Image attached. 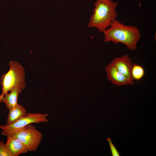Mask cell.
<instances>
[{"label": "cell", "instance_id": "obj_7", "mask_svg": "<svg viewBox=\"0 0 156 156\" xmlns=\"http://www.w3.org/2000/svg\"><path fill=\"white\" fill-rule=\"evenodd\" d=\"M111 63L116 69L131 81H133L131 75L133 64L131 60L127 55L114 58Z\"/></svg>", "mask_w": 156, "mask_h": 156}, {"label": "cell", "instance_id": "obj_5", "mask_svg": "<svg viewBox=\"0 0 156 156\" xmlns=\"http://www.w3.org/2000/svg\"><path fill=\"white\" fill-rule=\"evenodd\" d=\"M48 114L40 113H29L13 124L10 125H0L2 130L1 135L7 136L23 128L26 126L33 123H38L47 122L48 120L46 117Z\"/></svg>", "mask_w": 156, "mask_h": 156}, {"label": "cell", "instance_id": "obj_4", "mask_svg": "<svg viewBox=\"0 0 156 156\" xmlns=\"http://www.w3.org/2000/svg\"><path fill=\"white\" fill-rule=\"evenodd\" d=\"M27 147L28 151H36L42 139V135L31 124L12 134Z\"/></svg>", "mask_w": 156, "mask_h": 156}, {"label": "cell", "instance_id": "obj_11", "mask_svg": "<svg viewBox=\"0 0 156 156\" xmlns=\"http://www.w3.org/2000/svg\"><path fill=\"white\" fill-rule=\"evenodd\" d=\"M144 74V71L142 66L135 64H133L131 75L133 80H140L143 77Z\"/></svg>", "mask_w": 156, "mask_h": 156}, {"label": "cell", "instance_id": "obj_10", "mask_svg": "<svg viewBox=\"0 0 156 156\" xmlns=\"http://www.w3.org/2000/svg\"><path fill=\"white\" fill-rule=\"evenodd\" d=\"M9 110L6 125L13 124L21 118L27 116L28 113L26 109L22 106L18 104Z\"/></svg>", "mask_w": 156, "mask_h": 156}, {"label": "cell", "instance_id": "obj_8", "mask_svg": "<svg viewBox=\"0 0 156 156\" xmlns=\"http://www.w3.org/2000/svg\"><path fill=\"white\" fill-rule=\"evenodd\" d=\"M5 145L12 156L27 153L28 150L26 146L17 137L12 134L8 135Z\"/></svg>", "mask_w": 156, "mask_h": 156}, {"label": "cell", "instance_id": "obj_1", "mask_svg": "<svg viewBox=\"0 0 156 156\" xmlns=\"http://www.w3.org/2000/svg\"><path fill=\"white\" fill-rule=\"evenodd\" d=\"M104 41L114 44L122 43L129 49L134 51L141 38V34L136 26L127 25L116 19L112 22L109 27L103 32Z\"/></svg>", "mask_w": 156, "mask_h": 156}, {"label": "cell", "instance_id": "obj_9", "mask_svg": "<svg viewBox=\"0 0 156 156\" xmlns=\"http://www.w3.org/2000/svg\"><path fill=\"white\" fill-rule=\"evenodd\" d=\"M21 90V88L18 87H13L10 91V93L8 92L5 94L1 99V102H4L7 108L9 109L14 107L18 104V99Z\"/></svg>", "mask_w": 156, "mask_h": 156}, {"label": "cell", "instance_id": "obj_6", "mask_svg": "<svg viewBox=\"0 0 156 156\" xmlns=\"http://www.w3.org/2000/svg\"><path fill=\"white\" fill-rule=\"evenodd\" d=\"M105 71L108 79L115 85L122 86L133 84V81L120 72L111 63L106 66Z\"/></svg>", "mask_w": 156, "mask_h": 156}, {"label": "cell", "instance_id": "obj_13", "mask_svg": "<svg viewBox=\"0 0 156 156\" xmlns=\"http://www.w3.org/2000/svg\"><path fill=\"white\" fill-rule=\"evenodd\" d=\"M110 148L112 155L113 156H120V154L114 146L113 144L111 139L110 138L107 139Z\"/></svg>", "mask_w": 156, "mask_h": 156}, {"label": "cell", "instance_id": "obj_12", "mask_svg": "<svg viewBox=\"0 0 156 156\" xmlns=\"http://www.w3.org/2000/svg\"><path fill=\"white\" fill-rule=\"evenodd\" d=\"M0 156H12L2 140L0 141Z\"/></svg>", "mask_w": 156, "mask_h": 156}, {"label": "cell", "instance_id": "obj_3", "mask_svg": "<svg viewBox=\"0 0 156 156\" xmlns=\"http://www.w3.org/2000/svg\"><path fill=\"white\" fill-rule=\"evenodd\" d=\"M9 70L3 75L0 78L2 92L0 95V103L5 94L14 87H18L22 90L26 86L25 70L18 62L12 60L9 63Z\"/></svg>", "mask_w": 156, "mask_h": 156}, {"label": "cell", "instance_id": "obj_2", "mask_svg": "<svg viewBox=\"0 0 156 156\" xmlns=\"http://www.w3.org/2000/svg\"><path fill=\"white\" fill-rule=\"evenodd\" d=\"M118 5V1L112 0H96L88 27H94L103 32L109 27L112 22L116 19L118 14L116 8Z\"/></svg>", "mask_w": 156, "mask_h": 156}]
</instances>
